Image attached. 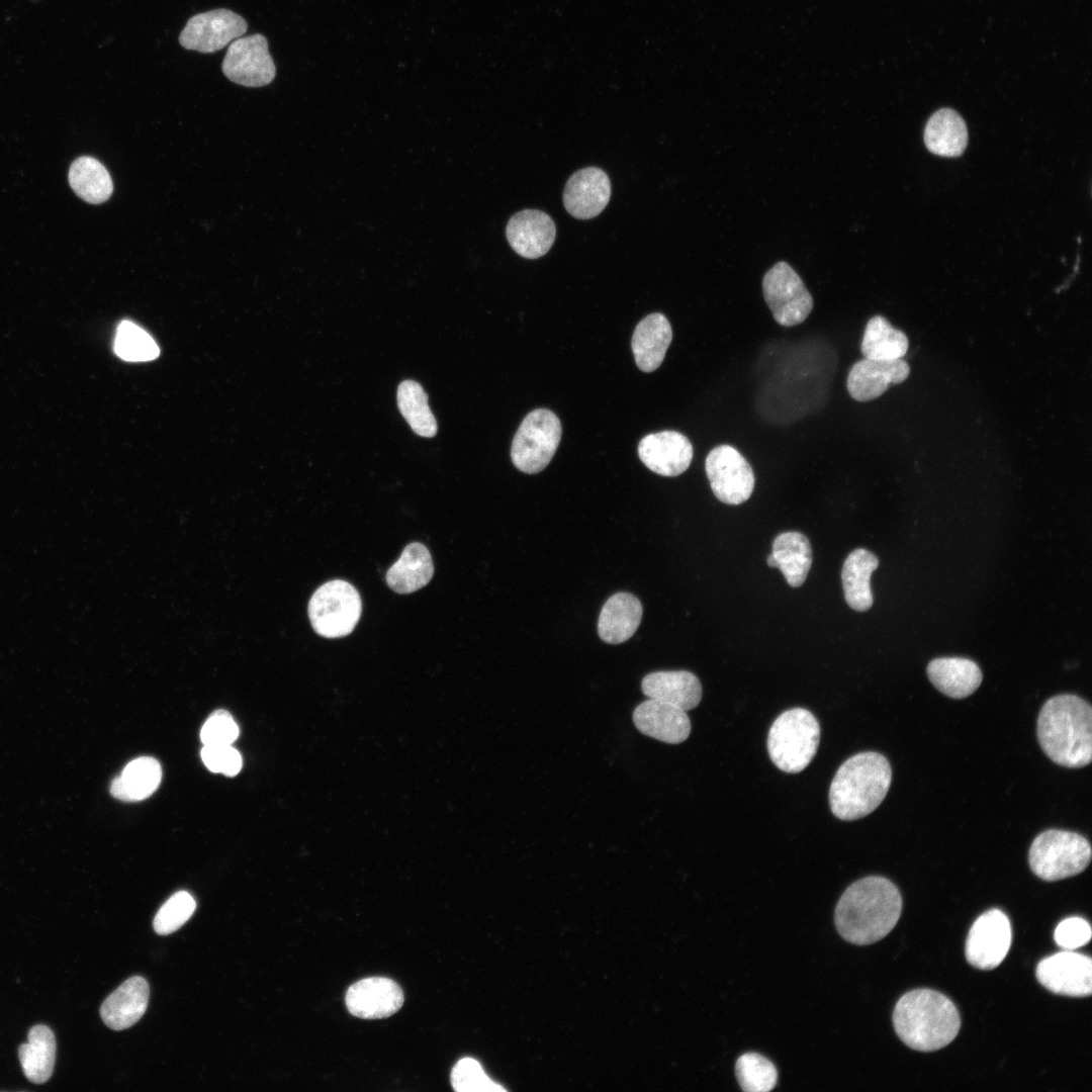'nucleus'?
Returning <instances> with one entry per match:
<instances>
[{"mask_svg":"<svg viewBox=\"0 0 1092 1092\" xmlns=\"http://www.w3.org/2000/svg\"><path fill=\"white\" fill-rule=\"evenodd\" d=\"M902 897L888 879L869 876L852 883L835 908V926L848 942L864 945L884 938L897 924Z\"/></svg>","mask_w":1092,"mask_h":1092,"instance_id":"f257e3e1","label":"nucleus"},{"mask_svg":"<svg viewBox=\"0 0 1092 1092\" xmlns=\"http://www.w3.org/2000/svg\"><path fill=\"white\" fill-rule=\"evenodd\" d=\"M1036 733L1044 754L1055 763L1083 767L1092 758V709L1076 695H1057L1041 707Z\"/></svg>","mask_w":1092,"mask_h":1092,"instance_id":"f03ea898","label":"nucleus"},{"mask_svg":"<svg viewBox=\"0 0 1092 1092\" xmlns=\"http://www.w3.org/2000/svg\"><path fill=\"white\" fill-rule=\"evenodd\" d=\"M898 1037L909 1048L932 1052L950 1043L959 1033L960 1014L944 995L929 989L904 994L893 1012Z\"/></svg>","mask_w":1092,"mask_h":1092,"instance_id":"7ed1b4c3","label":"nucleus"},{"mask_svg":"<svg viewBox=\"0 0 1092 1092\" xmlns=\"http://www.w3.org/2000/svg\"><path fill=\"white\" fill-rule=\"evenodd\" d=\"M891 781V765L881 753L866 751L852 755L839 766L831 782V812L844 821L866 817L883 802Z\"/></svg>","mask_w":1092,"mask_h":1092,"instance_id":"20e7f679","label":"nucleus"},{"mask_svg":"<svg viewBox=\"0 0 1092 1092\" xmlns=\"http://www.w3.org/2000/svg\"><path fill=\"white\" fill-rule=\"evenodd\" d=\"M820 741L816 717L803 708L783 712L771 724L767 735L768 755L785 772L797 774L815 756Z\"/></svg>","mask_w":1092,"mask_h":1092,"instance_id":"39448f33","label":"nucleus"},{"mask_svg":"<svg viewBox=\"0 0 1092 1092\" xmlns=\"http://www.w3.org/2000/svg\"><path fill=\"white\" fill-rule=\"evenodd\" d=\"M1091 861V845L1079 833L1049 829L1039 833L1028 851L1032 873L1053 882L1082 873Z\"/></svg>","mask_w":1092,"mask_h":1092,"instance_id":"423d86ee","label":"nucleus"},{"mask_svg":"<svg viewBox=\"0 0 1092 1092\" xmlns=\"http://www.w3.org/2000/svg\"><path fill=\"white\" fill-rule=\"evenodd\" d=\"M361 598L345 580H331L321 585L308 603V617L313 630L326 638L350 634L359 621Z\"/></svg>","mask_w":1092,"mask_h":1092,"instance_id":"0eeeda50","label":"nucleus"},{"mask_svg":"<svg viewBox=\"0 0 1092 1092\" xmlns=\"http://www.w3.org/2000/svg\"><path fill=\"white\" fill-rule=\"evenodd\" d=\"M561 433L560 421L551 411L537 408L529 413L513 439L514 465L529 474L542 471L556 452Z\"/></svg>","mask_w":1092,"mask_h":1092,"instance_id":"6e6552de","label":"nucleus"},{"mask_svg":"<svg viewBox=\"0 0 1092 1092\" xmlns=\"http://www.w3.org/2000/svg\"><path fill=\"white\" fill-rule=\"evenodd\" d=\"M762 291L775 321L784 327L803 323L813 308V298L797 272L787 263L775 264L762 279Z\"/></svg>","mask_w":1092,"mask_h":1092,"instance_id":"1a4fd4ad","label":"nucleus"},{"mask_svg":"<svg viewBox=\"0 0 1092 1092\" xmlns=\"http://www.w3.org/2000/svg\"><path fill=\"white\" fill-rule=\"evenodd\" d=\"M705 469L712 491L720 502L740 505L750 497L754 488L753 470L734 447L720 445L712 449Z\"/></svg>","mask_w":1092,"mask_h":1092,"instance_id":"9d476101","label":"nucleus"},{"mask_svg":"<svg viewBox=\"0 0 1092 1092\" xmlns=\"http://www.w3.org/2000/svg\"><path fill=\"white\" fill-rule=\"evenodd\" d=\"M221 69L232 82L247 87L265 86L276 75L267 38L260 33L234 40L226 51Z\"/></svg>","mask_w":1092,"mask_h":1092,"instance_id":"9b49d317","label":"nucleus"},{"mask_svg":"<svg viewBox=\"0 0 1092 1092\" xmlns=\"http://www.w3.org/2000/svg\"><path fill=\"white\" fill-rule=\"evenodd\" d=\"M1012 941L1008 917L999 909L979 916L970 928L966 941V959L980 970L998 967L1009 951Z\"/></svg>","mask_w":1092,"mask_h":1092,"instance_id":"f8f14e48","label":"nucleus"},{"mask_svg":"<svg viewBox=\"0 0 1092 1092\" xmlns=\"http://www.w3.org/2000/svg\"><path fill=\"white\" fill-rule=\"evenodd\" d=\"M247 28L241 15L229 9H214L189 18L179 35V42L186 50L214 53L241 37Z\"/></svg>","mask_w":1092,"mask_h":1092,"instance_id":"ddd939ff","label":"nucleus"},{"mask_svg":"<svg viewBox=\"0 0 1092 1092\" xmlns=\"http://www.w3.org/2000/svg\"><path fill=\"white\" fill-rule=\"evenodd\" d=\"M1038 982L1053 993L1088 997L1092 993L1091 958L1071 950L1040 961L1035 971Z\"/></svg>","mask_w":1092,"mask_h":1092,"instance_id":"4468645a","label":"nucleus"},{"mask_svg":"<svg viewBox=\"0 0 1092 1092\" xmlns=\"http://www.w3.org/2000/svg\"><path fill=\"white\" fill-rule=\"evenodd\" d=\"M403 999L399 985L386 977L361 979L349 987L345 996L348 1011L364 1019L394 1014L402 1006Z\"/></svg>","mask_w":1092,"mask_h":1092,"instance_id":"2eb2a0df","label":"nucleus"},{"mask_svg":"<svg viewBox=\"0 0 1092 1092\" xmlns=\"http://www.w3.org/2000/svg\"><path fill=\"white\" fill-rule=\"evenodd\" d=\"M693 454L690 440L676 431L649 434L638 445V455L644 465L662 476H677L685 472Z\"/></svg>","mask_w":1092,"mask_h":1092,"instance_id":"dca6fc26","label":"nucleus"},{"mask_svg":"<svg viewBox=\"0 0 1092 1092\" xmlns=\"http://www.w3.org/2000/svg\"><path fill=\"white\" fill-rule=\"evenodd\" d=\"M611 197L608 175L600 168L587 167L570 176L563 191V203L572 216L588 219L600 214Z\"/></svg>","mask_w":1092,"mask_h":1092,"instance_id":"f3484780","label":"nucleus"},{"mask_svg":"<svg viewBox=\"0 0 1092 1092\" xmlns=\"http://www.w3.org/2000/svg\"><path fill=\"white\" fill-rule=\"evenodd\" d=\"M910 367L904 360H875L864 358L853 364L847 376V390L857 401H869L881 396L890 384L907 379Z\"/></svg>","mask_w":1092,"mask_h":1092,"instance_id":"a211bd4d","label":"nucleus"},{"mask_svg":"<svg viewBox=\"0 0 1092 1092\" xmlns=\"http://www.w3.org/2000/svg\"><path fill=\"white\" fill-rule=\"evenodd\" d=\"M506 236L517 254L526 259H537L552 247L556 226L547 213L537 209H525L510 218Z\"/></svg>","mask_w":1092,"mask_h":1092,"instance_id":"6ab92c4d","label":"nucleus"},{"mask_svg":"<svg viewBox=\"0 0 1092 1092\" xmlns=\"http://www.w3.org/2000/svg\"><path fill=\"white\" fill-rule=\"evenodd\" d=\"M633 722L642 734L669 744L684 742L691 733L687 711L649 698L635 708Z\"/></svg>","mask_w":1092,"mask_h":1092,"instance_id":"aec40b11","label":"nucleus"},{"mask_svg":"<svg viewBox=\"0 0 1092 1092\" xmlns=\"http://www.w3.org/2000/svg\"><path fill=\"white\" fill-rule=\"evenodd\" d=\"M150 987L148 981L133 976L122 983L102 1003L100 1016L113 1030L132 1026L145 1014L148 1007Z\"/></svg>","mask_w":1092,"mask_h":1092,"instance_id":"412c9836","label":"nucleus"},{"mask_svg":"<svg viewBox=\"0 0 1092 1092\" xmlns=\"http://www.w3.org/2000/svg\"><path fill=\"white\" fill-rule=\"evenodd\" d=\"M641 690L649 699L674 705L685 711L695 709L703 695L699 678L688 670L648 673L642 679Z\"/></svg>","mask_w":1092,"mask_h":1092,"instance_id":"4be33fe9","label":"nucleus"},{"mask_svg":"<svg viewBox=\"0 0 1092 1092\" xmlns=\"http://www.w3.org/2000/svg\"><path fill=\"white\" fill-rule=\"evenodd\" d=\"M930 682L943 695L952 699L971 696L982 682V671L971 659L939 657L927 665Z\"/></svg>","mask_w":1092,"mask_h":1092,"instance_id":"5701e85b","label":"nucleus"},{"mask_svg":"<svg viewBox=\"0 0 1092 1092\" xmlns=\"http://www.w3.org/2000/svg\"><path fill=\"white\" fill-rule=\"evenodd\" d=\"M671 340L672 330L664 314L655 312L645 316L636 326L632 337V351L637 367L643 372L657 369Z\"/></svg>","mask_w":1092,"mask_h":1092,"instance_id":"b1692460","label":"nucleus"},{"mask_svg":"<svg viewBox=\"0 0 1092 1092\" xmlns=\"http://www.w3.org/2000/svg\"><path fill=\"white\" fill-rule=\"evenodd\" d=\"M640 601L629 593L613 595L603 606L598 621L601 639L610 644L627 641L638 629L642 618Z\"/></svg>","mask_w":1092,"mask_h":1092,"instance_id":"393cba45","label":"nucleus"},{"mask_svg":"<svg viewBox=\"0 0 1092 1092\" xmlns=\"http://www.w3.org/2000/svg\"><path fill=\"white\" fill-rule=\"evenodd\" d=\"M434 574L428 548L418 542L408 544L399 559L388 569L386 582L397 594H411L425 586Z\"/></svg>","mask_w":1092,"mask_h":1092,"instance_id":"a878e982","label":"nucleus"},{"mask_svg":"<svg viewBox=\"0 0 1092 1092\" xmlns=\"http://www.w3.org/2000/svg\"><path fill=\"white\" fill-rule=\"evenodd\" d=\"M924 143L926 148L937 156H961L968 144L965 120L951 108L935 111L925 125Z\"/></svg>","mask_w":1092,"mask_h":1092,"instance_id":"bb28decb","label":"nucleus"},{"mask_svg":"<svg viewBox=\"0 0 1092 1092\" xmlns=\"http://www.w3.org/2000/svg\"><path fill=\"white\" fill-rule=\"evenodd\" d=\"M879 565V559L869 550L859 548L846 557L841 579L847 605L857 611H868L874 602L871 589V575Z\"/></svg>","mask_w":1092,"mask_h":1092,"instance_id":"cd10ccee","label":"nucleus"},{"mask_svg":"<svg viewBox=\"0 0 1092 1092\" xmlns=\"http://www.w3.org/2000/svg\"><path fill=\"white\" fill-rule=\"evenodd\" d=\"M162 780L160 762L151 756L134 758L110 785L111 795L121 801L136 802L150 797Z\"/></svg>","mask_w":1092,"mask_h":1092,"instance_id":"c85d7f7f","label":"nucleus"},{"mask_svg":"<svg viewBox=\"0 0 1092 1092\" xmlns=\"http://www.w3.org/2000/svg\"><path fill=\"white\" fill-rule=\"evenodd\" d=\"M19 1062L26 1078L41 1084L52 1076L56 1059V1039L53 1031L43 1024L32 1026L28 1041L18 1049Z\"/></svg>","mask_w":1092,"mask_h":1092,"instance_id":"c756f323","label":"nucleus"},{"mask_svg":"<svg viewBox=\"0 0 1092 1092\" xmlns=\"http://www.w3.org/2000/svg\"><path fill=\"white\" fill-rule=\"evenodd\" d=\"M771 554L791 586L804 583L812 564L811 545L805 535L795 531L780 534L774 541Z\"/></svg>","mask_w":1092,"mask_h":1092,"instance_id":"7c9ffc66","label":"nucleus"},{"mask_svg":"<svg viewBox=\"0 0 1092 1092\" xmlns=\"http://www.w3.org/2000/svg\"><path fill=\"white\" fill-rule=\"evenodd\" d=\"M69 183L78 196L89 203L106 201L112 194L113 184L106 168L92 157H80L69 170Z\"/></svg>","mask_w":1092,"mask_h":1092,"instance_id":"2f4dec72","label":"nucleus"},{"mask_svg":"<svg viewBox=\"0 0 1092 1092\" xmlns=\"http://www.w3.org/2000/svg\"><path fill=\"white\" fill-rule=\"evenodd\" d=\"M908 345L902 331L893 328L884 316L876 315L866 326L860 349L864 358L895 360L905 356Z\"/></svg>","mask_w":1092,"mask_h":1092,"instance_id":"473e14b6","label":"nucleus"},{"mask_svg":"<svg viewBox=\"0 0 1092 1092\" xmlns=\"http://www.w3.org/2000/svg\"><path fill=\"white\" fill-rule=\"evenodd\" d=\"M396 396L398 408L411 429L422 437L435 436L437 422L423 387L414 380H404L399 384Z\"/></svg>","mask_w":1092,"mask_h":1092,"instance_id":"72a5a7b5","label":"nucleus"},{"mask_svg":"<svg viewBox=\"0 0 1092 1092\" xmlns=\"http://www.w3.org/2000/svg\"><path fill=\"white\" fill-rule=\"evenodd\" d=\"M735 1073L741 1089L745 1092L770 1091L778 1080L775 1065L756 1053L740 1056L735 1064Z\"/></svg>","mask_w":1092,"mask_h":1092,"instance_id":"f704fd0d","label":"nucleus"},{"mask_svg":"<svg viewBox=\"0 0 1092 1092\" xmlns=\"http://www.w3.org/2000/svg\"><path fill=\"white\" fill-rule=\"evenodd\" d=\"M114 352L121 359L133 362L150 361L160 354L154 339L129 321L121 322L117 328Z\"/></svg>","mask_w":1092,"mask_h":1092,"instance_id":"c9c22d12","label":"nucleus"},{"mask_svg":"<svg viewBox=\"0 0 1092 1092\" xmlns=\"http://www.w3.org/2000/svg\"><path fill=\"white\" fill-rule=\"evenodd\" d=\"M195 908L196 902L188 892L175 893L157 912L153 921L154 930L160 935L178 930L192 916Z\"/></svg>","mask_w":1092,"mask_h":1092,"instance_id":"e433bc0d","label":"nucleus"},{"mask_svg":"<svg viewBox=\"0 0 1092 1092\" xmlns=\"http://www.w3.org/2000/svg\"><path fill=\"white\" fill-rule=\"evenodd\" d=\"M451 1084L457 1092L505 1091L483 1071L479 1062L472 1058L459 1060L451 1071Z\"/></svg>","mask_w":1092,"mask_h":1092,"instance_id":"4c0bfd02","label":"nucleus"},{"mask_svg":"<svg viewBox=\"0 0 1092 1092\" xmlns=\"http://www.w3.org/2000/svg\"><path fill=\"white\" fill-rule=\"evenodd\" d=\"M239 736V727L224 710L213 712L204 722L200 739L203 744L232 745Z\"/></svg>","mask_w":1092,"mask_h":1092,"instance_id":"58836bf2","label":"nucleus"},{"mask_svg":"<svg viewBox=\"0 0 1092 1092\" xmlns=\"http://www.w3.org/2000/svg\"><path fill=\"white\" fill-rule=\"evenodd\" d=\"M201 758L210 771L228 777L238 775L243 764L241 754L232 745L204 744Z\"/></svg>","mask_w":1092,"mask_h":1092,"instance_id":"ea45409f","label":"nucleus"},{"mask_svg":"<svg viewBox=\"0 0 1092 1092\" xmlns=\"http://www.w3.org/2000/svg\"><path fill=\"white\" fill-rule=\"evenodd\" d=\"M1054 937L1059 946L1073 950L1089 942L1091 926L1081 917H1070L1058 924Z\"/></svg>","mask_w":1092,"mask_h":1092,"instance_id":"a19ab883","label":"nucleus"}]
</instances>
